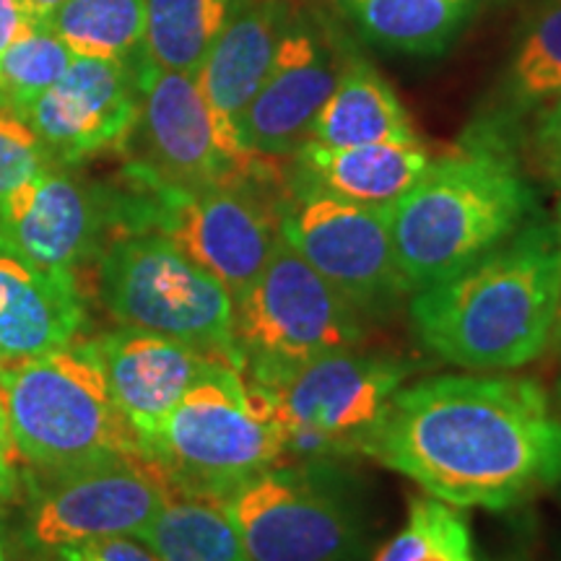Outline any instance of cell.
I'll list each match as a JSON object with an SVG mask.
<instances>
[{
	"label": "cell",
	"mask_w": 561,
	"mask_h": 561,
	"mask_svg": "<svg viewBox=\"0 0 561 561\" xmlns=\"http://www.w3.org/2000/svg\"><path fill=\"white\" fill-rule=\"evenodd\" d=\"M362 455L453 507L504 512L557 489L561 413L533 377H426L392 392Z\"/></svg>",
	"instance_id": "6da1fadb"
},
{
	"label": "cell",
	"mask_w": 561,
	"mask_h": 561,
	"mask_svg": "<svg viewBox=\"0 0 561 561\" xmlns=\"http://www.w3.org/2000/svg\"><path fill=\"white\" fill-rule=\"evenodd\" d=\"M561 294L551 221L533 219L479 261L411 294L416 341L439 362L507 371L543 356Z\"/></svg>",
	"instance_id": "7a4b0ae2"
},
{
	"label": "cell",
	"mask_w": 561,
	"mask_h": 561,
	"mask_svg": "<svg viewBox=\"0 0 561 561\" xmlns=\"http://www.w3.org/2000/svg\"><path fill=\"white\" fill-rule=\"evenodd\" d=\"M536 195L507 133L483 125L466 149L434 159L411 191L388 203L392 248L411 294L455 276L515 237Z\"/></svg>",
	"instance_id": "3957f363"
},
{
	"label": "cell",
	"mask_w": 561,
	"mask_h": 561,
	"mask_svg": "<svg viewBox=\"0 0 561 561\" xmlns=\"http://www.w3.org/2000/svg\"><path fill=\"white\" fill-rule=\"evenodd\" d=\"M263 157L203 191H172L125 170L123 231H159L227 286L231 301L255 284L280 240L286 174Z\"/></svg>",
	"instance_id": "277c9868"
},
{
	"label": "cell",
	"mask_w": 561,
	"mask_h": 561,
	"mask_svg": "<svg viewBox=\"0 0 561 561\" xmlns=\"http://www.w3.org/2000/svg\"><path fill=\"white\" fill-rule=\"evenodd\" d=\"M0 392L21 458L47 479L144 455L136 432L112 401L91 341L34 359L0 362Z\"/></svg>",
	"instance_id": "5b68a950"
},
{
	"label": "cell",
	"mask_w": 561,
	"mask_h": 561,
	"mask_svg": "<svg viewBox=\"0 0 561 561\" xmlns=\"http://www.w3.org/2000/svg\"><path fill=\"white\" fill-rule=\"evenodd\" d=\"M172 486L227 496L286 460L273 398L231 362H214L146 447Z\"/></svg>",
	"instance_id": "8992f818"
},
{
	"label": "cell",
	"mask_w": 561,
	"mask_h": 561,
	"mask_svg": "<svg viewBox=\"0 0 561 561\" xmlns=\"http://www.w3.org/2000/svg\"><path fill=\"white\" fill-rule=\"evenodd\" d=\"M96 294L121 325L167 335L240 367L231 294L170 237L159 231L112 237L96 255Z\"/></svg>",
	"instance_id": "52a82bcc"
},
{
	"label": "cell",
	"mask_w": 561,
	"mask_h": 561,
	"mask_svg": "<svg viewBox=\"0 0 561 561\" xmlns=\"http://www.w3.org/2000/svg\"><path fill=\"white\" fill-rule=\"evenodd\" d=\"M364 318L280 237L255 284L234 301V351L244 377L276 388L320 356L359 348Z\"/></svg>",
	"instance_id": "ba28073f"
},
{
	"label": "cell",
	"mask_w": 561,
	"mask_h": 561,
	"mask_svg": "<svg viewBox=\"0 0 561 561\" xmlns=\"http://www.w3.org/2000/svg\"><path fill=\"white\" fill-rule=\"evenodd\" d=\"M252 561H364L367 525L333 460L278 462L224 496Z\"/></svg>",
	"instance_id": "9c48e42d"
},
{
	"label": "cell",
	"mask_w": 561,
	"mask_h": 561,
	"mask_svg": "<svg viewBox=\"0 0 561 561\" xmlns=\"http://www.w3.org/2000/svg\"><path fill=\"white\" fill-rule=\"evenodd\" d=\"M409 375V364L396 356L348 348L320 356L276 388H265L284 434L286 458L335 460L362 455L392 392Z\"/></svg>",
	"instance_id": "30bf717a"
},
{
	"label": "cell",
	"mask_w": 561,
	"mask_h": 561,
	"mask_svg": "<svg viewBox=\"0 0 561 561\" xmlns=\"http://www.w3.org/2000/svg\"><path fill=\"white\" fill-rule=\"evenodd\" d=\"M280 237L364 320L392 314L411 297L392 248L388 206L289 191L280 210Z\"/></svg>",
	"instance_id": "8fae6325"
},
{
	"label": "cell",
	"mask_w": 561,
	"mask_h": 561,
	"mask_svg": "<svg viewBox=\"0 0 561 561\" xmlns=\"http://www.w3.org/2000/svg\"><path fill=\"white\" fill-rule=\"evenodd\" d=\"M133 68L138 81V121L130 140H136L138 157L128 170L172 191H203L252 170L263 159L240 167L221 151L214 117L193 73L164 70L140 53Z\"/></svg>",
	"instance_id": "7c38bea8"
},
{
	"label": "cell",
	"mask_w": 561,
	"mask_h": 561,
	"mask_svg": "<svg viewBox=\"0 0 561 561\" xmlns=\"http://www.w3.org/2000/svg\"><path fill=\"white\" fill-rule=\"evenodd\" d=\"M170 489L167 473L146 455H123L50 476L34 504L30 538L47 551L91 538H138Z\"/></svg>",
	"instance_id": "4fadbf2b"
},
{
	"label": "cell",
	"mask_w": 561,
	"mask_h": 561,
	"mask_svg": "<svg viewBox=\"0 0 561 561\" xmlns=\"http://www.w3.org/2000/svg\"><path fill=\"white\" fill-rule=\"evenodd\" d=\"M348 58L325 24L294 11L268 79L237 123L242 149L268 159L294 157L310 140L314 117L339 87Z\"/></svg>",
	"instance_id": "5bb4252c"
},
{
	"label": "cell",
	"mask_w": 561,
	"mask_h": 561,
	"mask_svg": "<svg viewBox=\"0 0 561 561\" xmlns=\"http://www.w3.org/2000/svg\"><path fill=\"white\" fill-rule=\"evenodd\" d=\"M112 231L110 195L47 164L0 201V240L47 271L76 273Z\"/></svg>",
	"instance_id": "9a60e30c"
},
{
	"label": "cell",
	"mask_w": 561,
	"mask_h": 561,
	"mask_svg": "<svg viewBox=\"0 0 561 561\" xmlns=\"http://www.w3.org/2000/svg\"><path fill=\"white\" fill-rule=\"evenodd\" d=\"M26 121L55 164L125 149L138 121L133 60L73 58L62 79L32 104Z\"/></svg>",
	"instance_id": "2e32d148"
},
{
	"label": "cell",
	"mask_w": 561,
	"mask_h": 561,
	"mask_svg": "<svg viewBox=\"0 0 561 561\" xmlns=\"http://www.w3.org/2000/svg\"><path fill=\"white\" fill-rule=\"evenodd\" d=\"M91 343L107 377L112 401L136 432L144 455L203 371L214 362H227L182 341L130 325L102 333Z\"/></svg>",
	"instance_id": "e0dca14e"
},
{
	"label": "cell",
	"mask_w": 561,
	"mask_h": 561,
	"mask_svg": "<svg viewBox=\"0 0 561 561\" xmlns=\"http://www.w3.org/2000/svg\"><path fill=\"white\" fill-rule=\"evenodd\" d=\"M291 16L289 0H248L195 70V83L214 117L221 151L240 167H250L257 153L242 149L237 123L268 79Z\"/></svg>",
	"instance_id": "ac0fdd59"
},
{
	"label": "cell",
	"mask_w": 561,
	"mask_h": 561,
	"mask_svg": "<svg viewBox=\"0 0 561 561\" xmlns=\"http://www.w3.org/2000/svg\"><path fill=\"white\" fill-rule=\"evenodd\" d=\"M87 310L73 273L47 271L0 240V362H21L79 339Z\"/></svg>",
	"instance_id": "d6986e66"
},
{
	"label": "cell",
	"mask_w": 561,
	"mask_h": 561,
	"mask_svg": "<svg viewBox=\"0 0 561 561\" xmlns=\"http://www.w3.org/2000/svg\"><path fill=\"white\" fill-rule=\"evenodd\" d=\"M432 161V151L421 140L351 149H333L307 140L289 157L284 174L289 191H314L364 206H388L411 191Z\"/></svg>",
	"instance_id": "ffe728a7"
},
{
	"label": "cell",
	"mask_w": 561,
	"mask_h": 561,
	"mask_svg": "<svg viewBox=\"0 0 561 561\" xmlns=\"http://www.w3.org/2000/svg\"><path fill=\"white\" fill-rule=\"evenodd\" d=\"M310 140L333 149L371 144H413L419 138L409 110L371 62L351 55L339 87L314 117Z\"/></svg>",
	"instance_id": "44dd1931"
},
{
	"label": "cell",
	"mask_w": 561,
	"mask_h": 561,
	"mask_svg": "<svg viewBox=\"0 0 561 561\" xmlns=\"http://www.w3.org/2000/svg\"><path fill=\"white\" fill-rule=\"evenodd\" d=\"M362 39L398 55H442L473 19L479 0H333Z\"/></svg>",
	"instance_id": "7402d4cb"
},
{
	"label": "cell",
	"mask_w": 561,
	"mask_h": 561,
	"mask_svg": "<svg viewBox=\"0 0 561 561\" xmlns=\"http://www.w3.org/2000/svg\"><path fill=\"white\" fill-rule=\"evenodd\" d=\"M138 538L159 561H252L224 496L206 491L172 486Z\"/></svg>",
	"instance_id": "603a6c76"
},
{
	"label": "cell",
	"mask_w": 561,
	"mask_h": 561,
	"mask_svg": "<svg viewBox=\"0 0 561 561\" xmlns=\"http://www.w3.org/2000/svg\"><path fill=\"white\" fill-rule=\"evenodd\" d=\"M561 91V0H543L525 21L512 58L504 70L500 110L489 125L507 133L510 125L528 117L533 110Z\"/></svg>",
	"instance_id": "cb8c5ba5"
},
{
	"label": "cell",
	"mask_w": 561,
	"mask_h": 561,
	"mask_svg": "<svg viewBox=\"0 0 561 561\" xmlns=\"http://www.w3.org/2000/svg\"><path fill=\"white\" fill-rule=\"evenodd\" d=\"M248 0H144L140 55L164 70L193 73Z\"/></svg>",
	"instance_id": "d4e9b609"
},
{
	"label": "cell",
	"mask_w": 561,
	"mask_h": 561,
	"mask_svg": "<svg viewBox=\"0 0 561 561\" xmlns=\"http://www.w3.org/2000/svg\"><path fill=\"white\" fill-rule=\"evenodd\" d=\"M47 24L73 58L133 60L144 47V0H62Z\"/></svg>",
	"instance_id": "484cf974"
},
{
	"label": "cell",
	"mask_w": 561,
	"mask_h": 561,
	"mask_svg": "<svg viewBox=\"0 0 561 561\" xmlns=\"http://www.w3.org/2000/svg\"><path fill=\"white\" fill-rule=\"evenodd\" d=\"M468 520L453 504L413 496L409 520L377 551L375 561H468L473 559Z\"/></svg>",
	"instance_id": "4316f807"
},
{
	"label": "cell",
	"mask_w": 561,
	"mask_h": 561,
	"mask_svg": "<svg viewBox=\"0 0 561 561\" xmlns=\"http://www.w3.org/2000/svg\"><path fill=\"white\" fill-rule=\"evenodd\" d=\"M70 62L73 53L53 26L47 21H34L32 30L0 58V104L26 117L32 104L62 79Z\"/></svg>",
	"instance_id": "83f0119b"
},
{
	"label": "cell",
	"mask_w": 561,
	"mask_h": 561,
	"mask_svg": "<svg viewBox=\"0 0 561 561\" xmlns=\"http://www.w3.org/2000/svg\"><path fill=\"white\" fill-rule=\"evenodd\" d=\"M47 164H53V159L30 121L0 104V201Z\"/></svg>",
	"instance_id": "f1b7e54d"
},
{
	"label": "cell",
	"mask_w": 561,
	"mask_h": 561,
	"mask_svg": "<svg viewBox=\"0 0 561 561\" xmlns=\"http://www.w3.org/2000/svg\"><path fill=\"white\" fill-rule=\"evenodd\" d=\"M528 117L530 128L525 133L523 149L530 170L561 193V91Z\"/></svg>",
	"instance_id": "f546056e"
},
{
	"label": "cell",
	"mask_w": 561,
	"mask_h": 561,
	"mask_svg": "<svg viewBox=\"0 0 561 561\" xmlns=\"http://www.w3.org/2000/svg\"><path fill=\"white\" fill-rule=\"evenodd\" d=\"M58 561H159L149 546L133 536L91 538V541L60 546L55 551Z\"/></svg>",
	"instance_id": "4dcf8cb0"
},
{
	"label": "cell",
	"mask_w": 561,
	"mask_h": 561,
	"mask_svg": "<svg viewBox=\"0 0 561 561\" xmlns=\"http://www.w3.org/2000/svg\"><path fill=\"white\" fill-rule=\"evenodd\" d=\"M21 453L13 439L9 413H5L3 392H0V502H9L16 496L19 491V466H21Z\"/></svg>",
	"instance_id": "1f68e13d"
},
{
	"label": "cell",
	"mask_w": 561,
	"mask_h": 561,
	"mask_svg": "<svg viewBox=\"0 0 561 561\" xmlns=\"http://www.w3.org/2000/svg\"><path fill=\"white\" fill-rule=\"evenodd\" d=\"M32 24L24 0H0V58L32 30Z\"/></svg>",
	"instance_id": "d6a6232c"
},
{
	"label": "cell",
	"mask_w": 561,
	"mask_h": 561,
	"mask_svg": "<svg viewBox=\"0 0 561 561\" xmlns=\"http://www.w3.org/2000/svg\"><path fill=\"white\" fill-rule=\"evenodd\" d=\"M543 354L557 356V359H561V294H559L557 312H553V322H551L549 343H546V351H543Z\"/></svg>",
	"instance_id": "836d02e7"
},
{
	"label": "cell",
	"mask_w": 561,
	"mask_h": 561,
	"mask_svg": "<svg viewBox=\"0 0 561 561\" xmlns=\"http://www.w3.org/2000/svg\"><path fill=\"white\" fill-rule=\"evenodd\" d=\"M62 0H24L26 11H30L32 21H47L50 19V13L58 9Z\"/></svg>",
	"instance_id": "e575fe53"
},
{
	"label": "cell",
	"mask_w": 561,
	"mask_h": 561,
	"mask_svg": "<svg viewBox=\"0 0 561 561\" xmlns=\"http://www.w3.org/2000/svg\"><path fill=\"white\" fill-rule=\"evenodd\" d=\"M551 227H553V237H557V248H559V257H561V198L557 206V219L551 221Z\"/></svg>",
	"instance_id": "d590c367"
},
{
	"label": "cell",
	"mask_w": 561,
	"mask_h": 561,
	"mask_svg": "<svg viewBox=\"0 0 561 561\" xmlns=\"http://www.w3.org/2000/svg\"><path fill=\"white\" fill-rule=\"evenodd\" d=\"M483 561H533L528 553H523V551H512V553H507V557H502V559H483Z\"/></svg>",
	"instance_id": "8d00e7d4"
},
{
	"label": "cell",
	"mask_w": 561,
	"mask_h": 561,
	"mask_svg": "<svg viewBox=\"0 0 561 561\" xmlns=\"http://www.w3.org/2000/svg\"><path fill=\"white\" fill-rule=\"evenodd\" d=\"M553 396H557V409H559V413H561V375H559L557 385H553Z\"/></svg>",
	"instance_id": "74e56055"
},
{
	"label": "cell",
	"mask_w": 561,
	"mask_h": 561,
	"mask_svg": "<svg viewBox=\"0 0 561 561\" xmlns=\"http://www.w3.org/2000/svg\"><path fill=\"white\" fill-rule=\"evenodd\" d=\"M0 561H9V551H5V541H3V533H0Z\"/></svg>",
	"instance_id": "f35d334b"
},
{
	"label": "cell",
	"mask_w": 561,
	"mask_h": 561,
	"mask_svg": "<svg viewBox=\"0 0 561 561\" xmlns=\"http://www.w3.org/2000/svg\"><path fill=\"white\" fill-rule=\"evenodd\" d=\"M553 491H557V496H559V502H561V481L557 483V489H553Z\"/></svg>",
	"instance_id": "ab89813d"
},
{
	"label": "cell",
	"mask_w": 561,
	"mask_h": 561,
	"mask_svg": "<svg viewBox=\"0 0 561 561\" xmlns=\"http://www.w3.org/2000/svg\"><path fill=\"white\" fill-rule=\"evenodd\" d=\"M468 561H479V559H476V557H473V559H468Z\"/></svg>",
	"instance_id": "60d3db41"
}]
</instances>
